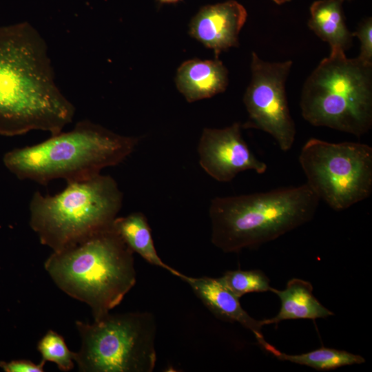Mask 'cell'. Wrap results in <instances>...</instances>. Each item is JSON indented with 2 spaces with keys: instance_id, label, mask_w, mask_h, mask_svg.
Wrapping results in <instances>:
<instances>
[{
  "instance_id": "7402d4cb",
  "label": "cell",
  "mask_w": 372,
  "mask_h": 372,
  "mask_svg": "<svg viewBox=\"0 0 372 372\" xmlns=\"http://www.w3.org/2000/svg\"><path fill=\"white\" fill-rule=\"evenodd\" d=\"M180 0H158V1L161 3H174Z\"/></svg>"
},
{
  "instance_id": "3957f363",
  "label": "cell",
  "mask_w": 372,
  "mask_h": 372,
  "mask_svg": "<svg viewBox=\"0 0 372 372\" xmlns=\"http://www.w3.org/2000/svg\"><path fill=\"white\" fill-rule=\"evenodd\" d=\"M138 141L137 137L121 135L84 120L69 132L61 131L39 143L14 149L3 161L21 180L43 185L55 179L81 181L122 163Z\"/></svg>"
},
{
  "instance_id": "30bf717a",
  "label": "cell",
  "mask_w": 372,
  "mask_h": 372,
  "mask_svg": "<svg viewBox=\"0 0 372 372\" xmlns=\"http://www.w3.org/2000/svg\"><path fill=\"white\" fill-rule=\"evenodd\" d=\"M239 123L222 129L205 128L198 144L199 163L218 182L231 181L239 173L252 170L264 174L267 166L250 150Z\"/></svg>"
},
{
  "instance_id": "4fadbf2b",
  "label": "cell",
  "mask_w": 372,
  "mask_h": 372,
  "mask_svg": "<svg viewBox=\"0 0 372 372\" xmlns=\"http://www.w3.org/2000/svg\"><path fill=\"white\" fill-rule=\"evenodd\" d=\"M175 82L178 91L192 103L223 92L228 85V71L218 59H190L179 66Z\"/></svg>"
},
{
  "instance_id": "7c38bea8",
  "label": "cell",
  "mask_w": 372,
  "mask_h": 372,
  "mask_svg": "<svg viewBox=\"0 0 372 372\" xmlns=\"http://www.w3.org/2000/svg\"><path fill=\"white\" fill-rule=\"evenodd\" d=\"M186 282L206 307L217 318L238 322L255 336L260 347L275 356L278 350L264 338L261 320L252 318L241 306L239 299L219 278L192 277L179 273L177 276Z\"/></svg>"
},
{
  "instance_id": "7a4b0ae2",
  "label": "cell",
  "mask_w": 372,
  "mask_h": 372,
  "mask_svg": "<svg viewBox=\"0 0 372 372\" xmlns=\"http://www.w3.org/2000/svg\"><path fill=\"white\" fill-rule=\"evenodd\" d=\"M44 267L61 290L89 306L94 320L118 306L136 282L134 252L112 225L52 251Z\"/></svg>"
},
{
  "instance_id": "52a82bcc",
  "label": "cell",
  "mask_w": 372,
  "mask_h": 372,
  "mask_svg": "<svg viewBox=\"0 0 372 372\" xmlns=\"http://www.w3.org/2000/svg\"><path fill=\"white\" fill-rule=\"evenodd\" d=\"M81 348L74 360L81 372H152L156 363L154 316L147 311L110 314L76 322Z\"/></svg>"
},
{
  "instance_id": "9c48e42d",
  "label": "cell",
  "mask_w": 372,
  "mask_h": 372,
  "mask_svg": "<svg viewBox=\"0 0 372 372\" xmlns=\"http://www.w3.org/2000/svg\"><path fill=\"white\" fill-rule=\"evenodd\" d=\"M292 64L291 61H266L253 52L251 81L243 97L248 118L242 128L268 133L283 152L292 147L296 134L285 90Z\"/></svg>"
},
{
  "instance_id": "ac0fdd59",
  "label": "cell",
  "mask_w": 372,
  "mask_h": 372,
  "mask_svg": "<svg viewBox=\"0 0 372 372\" xmlns=\"http://www.w3.org/2000/svg\"><path fill=\"white\" fill-rule=\"evenodd\" d=\"M238 298L249 293L271 291L270 280L259 269L229 270L218 278Z\"/></svg>"
},
{
  "instance_id": "6da1fadb",
  "label": "cell",
  "mask_w": 372,
  "mask_h": 372,
  "mask_svg": "<svg viewBox=\"0 0 372 372\" xmlns=\"http://www.w3.org/2000/svg\"><path fill=\"white\" fill-rule=\"evenodd\" d=\"M75 108L54 80L47 45L30 24L0 27V135L57 134Z\"/></svg>"
},
{
  "instance_id": "8fae6325",
  "label": "cell",
  "mask_w": 372,
  "mask_h": 372,
  "mask_svg": "<svg viewBox=\"0 0 372 372\" xmlns=\"http://www.w3.org/2000/svg\"><path fill=\"white\" fill-rule=\"evenodd\" d=\"M247 17L245 7L235 0L207 5L192 19L189 33L211 49L218 59L222 52L238 45V35Z\"/></svg>"
},
{
  "instance_id": "603a6c76",
  "label": "cell",
  "mask_w": 372,
  "mask_h": 372,
  "mask_svg": "<svg viewBox=\"0 0 372 372\" xmlns=\"http://www.w3.org/2000/svg\"><path fill=\"white\" fill-rule=\"evenodd\" d=\"M275 3L278 5H282L283 3L289 2L291 0H272Z\"/></svg>"
},
{
  "instance_id": "9a60e30c",
  "label": "cell",
  "mask_w": 372,
  "mask_h": 372,
  "mask_svg": "<svg viewBox=\"0 0 372 372\" xmlns=\"http://www.w3.org/2000/svg\"><path fill=\"white\" fill-rule=\"evenodd\" d=\"M342 0H318L310 7L308 27L331 49L344 51L352 44L353 34L344 21Z\"/></svg>"
},
{
  "instance_id": "5b68a950",
  "label": "cell",
  "mask_w": 372,
  "mask_h": 372,
  "mask_svg": "<svg viewBox=\"0 0 372 372\" xmlns=\"http://www.w3.org/2000/svg\"><path fill=\"white\" fill-rule=\"evenodd\" d=\"M123 198L116 181L101 174L67 183L55 195L37 191L30 201V226L41 244L61 251L111 227Z\"/></svg>"
},
{
  "instance_id": "2e32d148",
  "label": "cell",
  "mask_w": 372,
  "mask_h": 372,
  "mask_svg": "<svg viewBox=\"0 0 372 372\" xmlns=\"http://www.w3.org/2000/svg\"><path fill=\"white\" fill-rule=\"evenodd\" d=\"M112 227L134 253L150 265L163 268L176 277L178 276L180 272L165 263L158 256L147 219L142 212L117 216Z\"/></svg>"
},
{
  "instance_id": "d6986e66",
  "label": "cell",
  "mask_w": 372,
  "mask_h": 372,
  "mask_svg": "<svg viewBox=\"0 0 372 372\" xmlns=\"http://www.w3.org/2000/svg\"><path fill=\"white\" fill-rule=\"evenodd\" d=\"M37 349L42 360L55 363L59 370L68 372L74 366V352L67 347L62 335L49 330L39 341Z\"/></svg>"
},
{
  "instance_id": "8992f818",
  "label": "cell",
  "mask_w": 372,
  "mask_h": 372,
  "mask_svg": "<svg viewBox=\"0 0 372 372\" xmlns=\"http://www.w3.org/2000/svg\"><path fill=\"white\" fill-rule=\"evenodd\" d=\"M300 106L313 126L365 134L372 126V64L331 49L306 79Z\"/></svg>"
},
{
  "instance_id": "44dd1931",
  "label": "cell",
  "mask_w": 372,
  "mask_h": 372,
  "mask_svg": "<svg viewBox=\"0 0 372 372\" xmlns=\"http://www.w3.org/2000/svg\"><path fill=\"white\" fill-rule=\"evenodd\" d=\"M45 363L43 360L36 364L28 360H17L8 362H1L0 367L6 372H43Z\"/></svg>"
},
{
  "instance_id": "ffe728a7",
  "label": "cell",
  "mask_w": 372,
  "mask_h": 372,
  "mask_svg": "<svg viewBox=\"0 0 372 372\" xmlns=\"http://www.w3.org/2000/svg\"><path fill=\"white\" fill-rule=\"evenodd\" d=\"M352 34L353 37H356L360 41V52L358 57L365 63L372 64L371 18L363 20Z\"/></svg>"
},
{
  "instance_id": "277c9868",
  "label": "cell",
  "mask_w": 372,
  "mask_h": 372,
  "mask_svg": "<svg viewBox=\"0 0 372 372\" xmlns=\"http://www.w3.org/2000/svg\"><path fill=\"white\" fill-rule=\"evenodd\" d=\"M320 200L307 183L215 197L209 207L211 241L225 253L258 248L312 220Z\"/></svg>"
},
{
  "instance_id": "e0dca14e",
  "label": "cell",
  "mask_w": 372,
  "mask_h": 372,
  "mask_svg": "<svg viewBox=\"0 0 372 372\" xmlns=\"http://www.w3.org/2000/svg\"><path fill=\"white\" fill-rule=\"evenodd\" d=\"M281 361L304 365L317 371H331L344 366L362 364L364 358L346 351L322 347L301 354H287L278 351L275 356Z\"/></svg>"
},
{
  "instance_id": "5bb4252c",
  "label": "cell",
  "mask_w": 372,
  "mask_h": 372,
  "mask_svg": "<svg viewBox=\"0 0 372 372\" xmlns=\"http://www.w3.org/2000/svg\"><path fill=\"white\" fill-rule=\"evenodd\" d=\"M271 292L279 298L280 308L276 316L261 320L262 326L287 320H316L333 315L313 296V286L308 281L292 278L288 281L285 289L271 288Z\"/></svg>"
},
{
  "instance_id": "cb8c5ba5",
  "label": "cell",
  "mask_w": 372,
  "mask_h": 372,
  "mask_svg": "<svg viewBox=\"0 0 372 372\" xmlns=\"http://www.w3.org/2000/svg\"><path fill=\"white\" fill-rule=\"evenodd\" d=\"M342 1L344 2V1H346V0H342Z\"/></svg>"
},
{
  "instance_id": "ba28073f",
  "label": "cell",
  "mask_w": 372,
  "mask_h": 372,
  "mask_svg": "<svg viewBox=\"0 0 372 372\" xmlns=\"http://www.w3.org/2000/svg\"><path fill=\"white\" fill-rule=\"evenodd\" d=\"M298 161L307 185L335 211L345 210L372 192V147L369 145L312 138L302 146Z\"/></svg>"
}]
</instances>
